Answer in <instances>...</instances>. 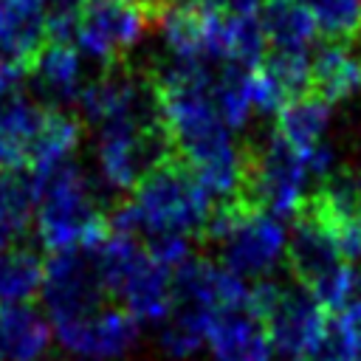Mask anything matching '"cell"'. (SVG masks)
<instances>
[{
    "label": "cell",
    "mask_w": 361,
    "mask_h": 361,
    "mask_svg": "<svg viewBox=\"0 0 361 361\" xmlns=\"http://www.w3.org/2000/svg\"><path fill=\"white\" fill-rule=\"evenodd\" d=\"M45 279V262L25 245L0 248V299L8 305L28 302Z\"/></svg>",
    "instance_id": "cell-21"
},
{
    "label": "cell",
    "mask_w": 361,
    "mask_h": 361,
    "mask_svg": "<svg viewBox=\"0 0 361 361\" xmlns=\"http://www.w3.org/2000/svg\"><path fill=\"white\" fill-rule=\"evenodd\" d=\"M42 299L54 322L104 310L107 290L102 285L96 245L51 251V257L45 259Z\"/></svg>",
    "instance_id": "cell-6"
},
{
    "label": "cell",
    "mask_w": 361,
    "mask_h": 361,
    "mask_svg": "<svg viewBox=\"0 0 361 361\" xmlns=\"http://www.w3.org/2000/svg\"><path fill=\"white\" fill-rule=\"evenodd\" d=\"M158 20L135 0H82L76 39L85 54L116 68Z\"/></svg>",
    "instance_id": "cell-5"
},
{
    "label": "cell",
    "mask_w": 361,
    "mask_h": 361,
    "mask_svg": "<svg viewBox=\"0 0 361 361\" xmlns=\"http://www.w3.org/2000/svg\"><path fill=\"white\" fill-rule=\"evenodd\" d=\"M48 107L20 90L0 96V172L28 169L31 147L45 124Z\"/></svg>",
    "instance_id": "cell-10"
},
{
    "label": "cell",
    "mask_w": 361,
    "mask_h": 361,
    "mask_svg": "<svg viewBox=\"0 0 361 361\" xmlns=\"http://www.w3.org/2000/svg\"><path fill=\"white\" fill-rule=\"evenodd\" d=\"M59 341L79 355L113 358L127 353L138 338V319L127 307H104L90 316L54 322Z\"/></svg>",
    "instance_id": "cell-7"
},
{
    "label": "cell",
    "mask_w": 361,
    "mask_h": 361,
    "mask_svg": "<svg viewBox=\"0 0 361 361\" xmlns=\"http://www.w3.org/2000/svg\"><path fill=\"white\" fill-rule=\"evenodd\" d=\"M293 361H302V358H293Z\"/></svg>",
    "instance_id": "cell-31"
},
{
    "label": "cell",
    "mask_w": 361,
    "mask_h": 361,
    "mask_svg": "<svg viewBox=\"0 0 361 361\" xmlns=\"http://www.w3.org/2000/svg\"><path fill=\"white\" fill-rule=\"evenodd\" d=\"M23 73H25V68H23L20 62L8 59V56H6L3 51H0V96H6V93H14V90H20Z\"/></svg>",
    "instance_id": "cell-27"
},
{
    "label": "cell",
    "mask_w": 361,
    "mask_h": 361,
    "mask_svg": "<svg viewBox=\"0 0 361 361\" xmlns=\"http://www.w3.org/2000/svg\"><path fill=\"white\" fill-rule=\"evenodd\" d=\"M361 90V48L353 42H327L310 59V93L336 104Z\"/></svg>",
    "instance_id": "cell-13"
},
{
    "label": "cell",
    "mask_w": 361,
    "mask_h": 361,
    "mask_svg": "<svg viewBox=\"0 0 361 361\" xmlns=\"http://www.w3.org/2000/svg\"><path fill=\"white\" fill-rule=\"evenodd\" d=\"M138 214V228L149 237L161 234H203L212 214L209 192L200 186L192 166L169 152L130 195Z\"/></svg>",
    "instance_id": "cell-1"
},
{
    "label": "cell",
    "mask_w": 361,
    "mask_h": 361,
    "mask_svg": "<svg viewBox=\"0 0 361 361\" xmlns=\"http://www.w3.org/2000/svg\"><path fill=\"white\" fill-rule=\"evenodd\" d=\"M355 361H361V336H358V353H355Z\"/></svg>",
    "instance_id": "cell-30"
},
{
    "label": "cell",
    "mask_w": 361,
    "mask_h": 361,
    "mask_svg": "<svg viewBox=\"0 0 361 361\" xmlns=\"http://www.w3.org/2000/svg\"><path fill=\"white\" fill-rule=\"evenodd\" d=\"M48 39L51 28L42 0H0V51L20 62L25 73Z\"/></svg>",
    "instance_id": "cell-11"
},
{
    "label": "cell",
    "mask_w": 361,
    "mask_h": 361,
    "mask_svg": "<svg viewBox=\"0 0 361 361\" xmlns=\"http://www.w3.org/2000/svg\"><path fill=\"white\" fill-rule=\"evenodd\" d=\"M82 135V124L76 116L62 113L59 107H48L45 124L31 147V158H28V172L31 178H42L48 172H54L56 166H62L65 161H71L73 147L79 144Z\"/></svg>",
    "instance_id": "cell-18"
},
{
    "label": "cell",
    "mask_w": 361,
    "mask_h": 361,
    "mask_svg": "<svg viewBox=\"0 0 361 361\" xmlns=\"http://www.w3.org/2000/svg\"><path fill=\"white\" fill-rule=\"evenodd\" d=\"M327 42H355L361 37V0H305Z\"/></svg>",
    "instance_id": "cell-25"
},
{
    "label": "cell",
    "mask_w": 361,
    "mask_h": 361,
    "mask_svg": "<svg viewBox=\"0 0 361 361\" xmlns=\"http://www.w3.org/2000/svg\"><path fill=\"white\" fill-rule=\"evenodd\" d=\"M118 299L138 322H155L172 313L175 293H172V271L158 262L149 251L135 262L124 285L118 288Z\"/></svg>",
    "instance_id": "cell-12"
},
{
    "label": "cell",
    "mask_w": 361,
    "mask_h": 361,
    "mask_svg": "<svg viewBox=\"0 0 361 361\" xmlns=\"http://www.w3.org/2000/svg\"><path fill=\"white\" fill-rule=\"evenodd\" d=\"M209 344L217 361H271L265 327L245 310L214 313L209 327Z\"/></svg>",
    "instance_id": "cell-14"
},
{
    "label": "cell",
    "mask_w": 361,
    "mask_h": 361,
    "mask_svg": "<svg viewBox=\"0 0 361 361\" xmlns=\"http://www.w3.org/2000/svg\"><path fill=\"white\" fill-rule=\"evenodd\" d=\"M42 3L48 11L51 39H71V34H76V17L82 0H42Z\"/></svg>",
    "instance_id": "cell-26"
},
{
    "label": "cell",
    "mask_w": 361,
    "mask_h": 361,
    "mask_svg": "<svg viewBox=\"0 0 361 361\" xmlns=\"http://www.w3.org/2000/svg\"><path fill=\"white\" fill-rule=\"evenodd\" d=\"M220 245L228 271H234L237 276H262L276 265L285 245V231L274 214L248 212L220 240Z\"/></svg>",
    "instance_id": "cell-8"
},
{
    "label": "cell",
    "mask_w": 361,
    "mask_h": 361,
    "mask_svg": "<svg viewBox=\"0 0 361 361\" xmlns=\"http://www.w3.org/2000/svg\"><path fill=\"white\" fill-rule=\"evenodd\" d=\"M259 23L271 51H307L319 34L305 0H262Z\"/></svg>",
    "instance_id": "cell-16"
},
{
    "label": "cell",
    "mask_w": 361,
    "mask_h": 361,
    "mask_svg": "<svg viewBox=\"0 0 361 361\" xmlns=\"http://www.w3.org/2000/svg\"><path fill=\"white\" fill-rule=\"evenodd\" d=\"M28 73L34 76L39 90L59 104L76 102L82 93V87H79V79H82L79 51L71 45V39H48V45L31 62Z\"/></svg>",
    "instance_id": "cell-17"
},
{
    "label": "cell",
    "mask_w": 361,
    "mask_h": 361,
    "mask_svg": "<svg viewBox=\"0 0 361 361\" xmlns=\"http://www.w3.org/2000/svg\"><path fill=\"white\" fill-rule=\"evenodd\" d=\"M361 327L350 319L347 310L327 313L322 330L307 350V361H355Z\"/></svg>",
    "instance_id": "cell-24"
},
{
    "label": "cell",
    "mask_w": 361,
    "mask_h": 361,
    "mask_svg": "<svg viewBox=\"0 0 361 361\" xmlns=\"http://www.w3.org/2000/svg\"><path fill=\"white\" fill-rule=\"evenodd\" d=\"M169 152L158 110L99 127V164L113 189H135Z\"/></svg>",
    "instance_id": "cell-4"
},
{
    "label": "cell",
    "mask_w": 361,
    "mask_h": 361,
    "mask_svg": "<svg viewBox=\"0 0 361 361\" xmlns=\"http://www.w3.org/2000/svg\"><path fill=\"white\" fill-rule=\"evenodd\" d=\"M51 341V324L31 305L0 310V361H37Z\"/></svg>",
    "instance_id": "cell-15"
},
{
    "label": "cell",
    "mask_w": 361,
    "mask_h": 361,
    "mask_svg": "<svg viewBox=\"0 0 361 361\" xmlns=\"http://www.w3.org/2000/svg\"><path fill=\"white\" fill-rule=\"evenodd\" d=\"M37 186V223L48 251L99 245L107 234V212L96 209L90 186L73 161L34 180Z\"/></svg>",
    "instance_id": "cell-2"
},
{
    "label": "cell",
    "mask_w": 361,
    "mask_h": 361,
    "mask_svg": "<svg viewBox=\"0 0 361 361\" xmlns=\"http://www.w3.org/2000/svg\"><path fill=\"white\" fill-rule=\"evenodd\" d=\"M214 313L195 307V305H175V313L166 319L161 330V347L172 358H186L203 341H209V327H212Z\"/></svg>",
    "instance_id": "cell-23"
},
{
    "label": "cell",
    "mask_w": 361,
    "mask_h": 361,
    "mask_svg": "<svg viewBox=\"0 0 361 361\" xmlns=\"http://www.w3.org/2000/svg\"><path fill=\"white\" fill-rule=\"evenodd\" d=\"M37 206V186L28 169L0 172V248L20 245L31 226Z\"/></svg>",
    "instance_id": "cell-19"
},
{
    "label": "cell",
    "mask_w": 361,
    "mask_h": 361,
    "mask_svg": "<svg viewBox=\"0 0 361 361\" xmlns=\"http://www.w3.org/2000/svg\"><path fill=\"white\" fill-rule=\"evenodd\" d=\"M254 68L240 62H226L223 71L212 82V99L220 118L228 127H243L254 110V90H251Z\"/></svg>",
    "instance_id": "cell-22"
},
{
    "label": "cell",
    "mask_w": 361,
    "mask_h": 361,
    "mask_svg": "<svg viewBox=\"0 0 361 361\" xmlns=\"http://www.w3.org/2000/svg\"><path fill=\"white\" fill-rule=\"evenodd\" d=\"M324 316V307L307 290L282 288V296L262 319L271 350H276L282 358H299L313 347Z\"/></svg>",
    "instance_id": "cell-9"
},
{
    "label": "cell",
    "mask_w": 361,
    "mask_h": 361,
    "mask_svg": "<svg viewBox=\"0 0 361 361\" xmlns=\"http://www.w3.org/2000/svg\"><path fill=\"white\" fill-rule=\"evenodd\" d=\"M330 124V104L313 93L299 96L293 102H288L279 110L276 118V133L296 149V152H310L313 147L322 144L324 130Z\"/></svg>",
    "instance_id": "cell-20"
},
{
    "label": "cell",
    "mask_w": 361,
    "mask_h": 361,
    "mask_svg": "<svg viewBox=\"0 0 361 361\" xmlns=\"http://www.w3.org/2000/svg\"><path fill=\"white\" fill-rule=\"evenodd\" d=\"M240 192L237 197L257 212L288 217L302 203L307 164L276 130L254 147L240 149Z\"/></svg>",
    "instance_id": "cell-3"
},
{
    "label": "cell",
    "mask_w": 361,
    "mask_h": 361,
    "mask_svg": "<svg viewBox=\"0 0 361 361\" xmlns=\"http://www.w3.org/2000/svg\"><path fill=\"white\" fill-rule=\"evenodd\" d=\"M197 3L223 14H257L259 8V0H197Z\"/></svg>",
    "instance_id": "cell-28"
},
{
    "label": "cell",
    "mask_w": 361,
    "mask_h": 361,
    "mask_svg": "<svg viewBox=\"0 0 361 361\" xmlns=\"http://www.w3.org/2000/svg\"><path fill=\"white\" fill-rule=\"evenodd\" d=\"M350 302H358L361 305V271H355V288H353V299Z\"/></svg>",
    "instance_id": "cell-29"
}]
</instances>
